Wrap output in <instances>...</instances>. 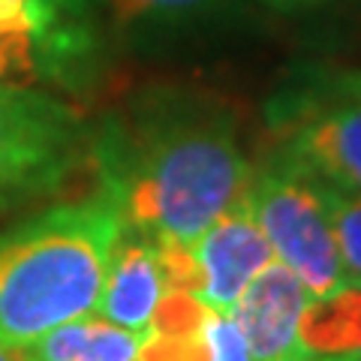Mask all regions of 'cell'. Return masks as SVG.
I'll return each instance as SVG.
<instances>
[{"label": "cell", "instance_id": "obj_20", "mask_svg": "<svg viewBox=\"0 0 361 361\" xmlns=\"http://www.w3.org/2000/svg\"><path fill=\"white\" fill-rule=\"evenodd\" d=\"M0 361H21V349H6V346H0Z\"/></svg>", "mask_w": 361, "mask_h": 361}, {"label": "cell", "instance_id": "obj_22", "mask_svg": "<svg viewBox=\"0 0 361 361\" xmlns=\"http://www.w3.org/2000/svg\"><path fill=\"white\" fill-rule=\"evenodd\" d=\"M355 361H361V349H358V358H355Z\"/></svg>", "mask_w": 361, "mask_h": 361}, {"label": "cell", "instance_id": "obj_19", "mask_svg": "<svg viewBox=\"0 0 361 361\" xmlns=\"http://www.w3.org/2000/svg\"><path fill=\"white\" fill-rule=\"evenodd\" d=\"M262 4H268L271 9H277V13H307V9H316V6H325L331 4V0H262Z\"/></svg>", "mask_w": 361, "mask_h": 361}, {"label": "cell", "instance_id": "obj_16", "mask_svg": "<svg viewBox=\"0 0 361 361\" xmlns=\"http://www.w3.org/2000/svg\"><path fill=\"white\" fill-rule=\"evenodd\" d=\"M199 334H202V343H205L211 361H253L250 346H247L238 322L232 319V313L211 310Z\"/></svg>", "mask_w": 361, "mask_h": 361}, {"label": "cell", "instance_id": "obj_14", "mask_svg": "<svg viewBox=\"0 0 361 361\" xmlns=\"http://www.w3.org/2000/svg\"><path fill=\"white\" fill-rule=\"evenodd\" d=\"M325 199H329V214L346 280L361 283V193L325 184Z\"/></svg>", "mask_w": 361, "mask_h": 361}, {"label": "cell", "instance_id": "obj_21", "mask_svg": "<svg viewBox=\"0 0 361 361\" xmlns=\"http://www.w3.org/2000/svg\"><path fill=\"white\" fill-rule=\"evenodd\" d=\"M298 361H353V358H334V355H307V358H298Z\"/></svg>", "mask_w": 361, "mask_h": 361}, {"label": "cell", "instance_id": "obj_7", "mask_svg": "<svg viewBox=\"0 0 361 361\" xmlns=\"http://www.w3.org/2000/svg\"><path fill=\"white\" fill-rule=\"evenodd\" d=\"M307 301V286L277 259L259 271L229 310L250 346L253 361L307 358V349L301 343V316Z\"/></svg>", "mask_w": 361, "mask_h": 361}, {"label": "cell", "instance_id": "obj_11", "mask_svg": "<svg viewBox=\"0 0 361 361\" xmlns=\"http://www.w3.org/2000/svg\"><path fill=\"white\" fill-rule=\"evenodd\" d=\"M0 37L37 42L61 54L78 73L94 51L90 27L73 21L54 0H0Z\"/></svg>", "mask_w": 361, "mask_h": 361}, {"label": "cell", "instance_id": "obj_1", "mask_svg": "<svg viewBox=\"0 0 361 361\" xmlns=\"http://www.w3.org/2000/svg\"><path fill=\"white\" fill-rule=\"evenodd\" d=\"M87 169L130 232L193 244L244 199L253 163L220 99L160 87L90 130Z\"/></svg>", "mask_w": 361, "mask_h": 361}, {"label": "cell", "instance_id": "obj_15", "mask_svg": "<svg viewBox=\"0 0 361 361\" xmlns=\"http://www.w3.org/2000/svg\"><path fill=\"white\" fill-rule=\"evenodd\" d=\"M208 313L211 307L193 292H166L160 304H157L148 331L163 337H196L202 325H205Z\"/></svg>", "mask_w": 361, "mask_h": 361}, {"label": "cell", "instance_id": "obj_9", "mask_svg": "<svg viewBox=\"0 0 361 361\" xmlns=\"http://www.w3.org/2000/svg\"><path fill=\"white\" fill-rule=\"evenodd\" d=\"M106 9L123 39L175 45L229 25L244 0H106Z\"/></svg>", "mask_w": 361, "mask_h": 361}, {"label": "cell", "instance_id": "obj_6", "mask_svg": "<svg viewBox=\"0 0 361 361\" xmlns=\"http://www.w3.org/2000/svg\"><path fill=\"white\" fill-rule=\"evenodd\" d=\"M190 250L199 271V298L217 313H229L253 277L274 262V250L244 199L214 220Z\"/></svg>", "mask_w": 361, "mask_h": 361}, {"label": "cell", "instance_id": "obj_8", "mask_svg": "<svg viewBox=\"0 0 361 361\" xmlns=\"http://www.w3.org/2000/svg\"><path fill=\"white\" fill-rule=\"evenodd\" d=\"M163 295L166 283L154 241L139 232L123 229L115 250H111L94 316L118 325V329L145 334Z\"/></svg>", "mask_w": 361, "mask_h": 361}, {"label": "cell", "instance_id": "obj_13", "mask_svg": "<svg viewBox=\"0 0 361 361\" xmlns=\"http://www.w3.org/2000/svg\"><path fill=\"white\" fill-rule=\"evenodd\" d=\"M73 63L42 45L18 37H0V85H73L78 82Z\"/></svg>", "mask_w": 361, "mask_h": 361}, {"label": "cell", "instance_id": "obj_3", "mask_svg": "<svg viewBox=\"0 0 361 361\" xmlns=\"http://www.w3.org/2000/svg\"><path fill=\"white\" fill-rule=\"evenodd\" d=\"M90 123L42 85H0V214L58 193L87 169Z\"/></svg>", "mask_w": 361, "mask_h": 361}, {"label": "cell", "instance_id": "obj_12", "mask_svg": "<svg viewBox=\"0 0 361 361\" xmlns=\"http://www.w3.org/2000/svg\"><path fill=\"white\" fill-rule=\"evenodd\" d=\"M301 343L307 355L355 361L361 349V283L346 280L325 295L310 298L301 316Z\"/></svg>", "mask_w": 361, "mask_h": 361}, {"label": "cell", "instance_id": "obj_4", "mask_svg": "<svg viewBox=\"0 0 361 361\" xmlns=\"http://www.w3.org/2000/svg\"><path fill=\"white\" fill-rule=\"evenodd\" d=\"M244 205L268 238L274 259L307 286L310 298L346 283L325 180L319 175L289 154L271 148L250 169Z\"/></svg>", "mask_w": 361, "mask_h": 361}, {"label": "cell", "instance_id": "obj_2", "mask_svg": "<svg viewBox=\"0 0 361 361\" xmlns=\"http://www.w3.org/2000/svg\"><path fill=\"white\" fill-rule=\"evenodd\" d=\"M123 217L106 193L58 202L0 229V346L25 349L97 310Z\"/></svg>", "mask_w": 361, "mask_h": 361}, {"label": "cell", "instance_id": "obj_5", "mask_svg": "<svg viewBox=\"0 0 361 361\" xmlns=\"http://www.w3.org/2000/svg\"><path fill=\"white\" fill-rule=\"evenodd\" d=\"M298 78V87L268 99L271 148L307 166L325 184L361 193V103L316 85L304 73Z\"/></svg>", "mask_w": 361, "mask_h": 361}, {"label": "cell", "instance_id": "obj_17", "mask_svg": "<svg viewBox=\"0 0 361 361\" xmlns=\"http://www.w3.org/2000/svg\"><path fill=\"white\" fill-rule=\"evenodd\" d=\"M304 75L313 78L316 85L334 90V94H343L361 103V70H307Z\"/></svg>", "mask_w": 361, "mask_h": 361}, {"label": "cell", "instance_id": "obj_18", "mask_svg": "<svg viewBox=\"0 0 361 361\" xmlns=\"http://www.w3.org/2000/svg\"><path fill=\"white\" fill-rule=\"evenodd\" d=\"M54 4H58L73 21H78V25L90 27V13H94V0H54Z\"/></svg>", "mask_w": 361, "mask_h": 361}, {"label": "cell", "instance_id": "obj_10", "mask_svg": "<svg viewBox=\"0 0 361 361\" xmlns=\"http://www.w3.org/2000/svg\"><path fill=\"white\" fill-rule=\"evenodd\" d=\"M142 337L90 313L25 346L21 361H135Z\"/></svg>", "mask_w": 361, "mask_h": 361}]
</instances>
